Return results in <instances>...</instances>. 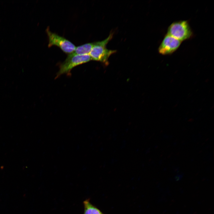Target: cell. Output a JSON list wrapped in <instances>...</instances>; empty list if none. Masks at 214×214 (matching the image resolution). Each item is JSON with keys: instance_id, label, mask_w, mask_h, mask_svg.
<instances>
[{"instance_id": "cell-4", "label": "cell", "mask_w": 214, "mask_h": 214, "mask_svg": "<svg viewBox=\"0 0 214 214\" xmlns=\"http://www.w3.org/2000/svg\"><path fill=\"white\" fill-rule=\"evenodd\" d=\"M91 60V59L89 54L67 56L64 62L60 65L56 78L63 74L69 73L74 67Z\"/></svg>"}, {"instance_id": "cell-1", "label": "cell", "mask_w": 214, "mask_h": 214, "mask_svg": "<svg viewBox=\"0 0 214 214\" xmlns=\"http://www.w3.org/2000/svg\"><path fill=\"white\" fill-rule=\"evenodd\" d=\"M113 36V34L111 33L104 40L94 42L89 54L91 60L105 63L107 62L111 55L116 52V50L108 49L106 47Z\"/></svg>"}, {"instance_id": "cell-5", "label": "cell", "mask_w": 214, "mask_h": 214, "mask_svg": "<svg viewBox=\"0 0 214 214\" xmlns=\"http://www.w3.org/2000/svg\"><path fill=\"white\" fill-rule=\"evenodd\" d=\"M181 43V41L166 34L159 47L158 52L162 55L171 54L178 48Z\"/></svg>"}, {"instance_id": "cell-2", "label": "cell", "mask_w": 214, "mask_h": 214, "mask_svg": "<svg viewBox=\"0 0 214 214\" xmlns=\"http://www.w3.org/2000/svg\"><path fill=\"white\" fill-rule=\"evenodd\" d=\"M167 34L182 41L193 36V32L188 21L182 20L171 23L168 28Z\"/></svg>"}, {"instance_id": "cell-7", "label": "cell", "mask_w": 214, "mask_h": 214, "mask_svg": "<svg viewBox=\"0 0 214 214\" xmlns=\"http://www.w3.org/2000/svg\"><path fill=\"white\" fill-rule=\"evenodd\" d=\"M83 204L84 207V214H103L90 202L89 199L84 200Z\"/></svg>"}, {"instance_id": "cell-3", "label": "cell", "mask_w": 214, "mask_h": 214, "mask_svg": "<svg viewBox=\"0 0 214 214\" xmlns=\"http://www.w3.org/2000/svg\"><path fill=\"white\" fill-rule=\"evenodd\" d=\"M48 39V47L56 46L64 53L68 54L73 52L76 47L71 42L64 37L51 32L48 27L46 30Z\"/></svg>"}, {"instance_id": "cell-6", "label": "cell", "mask_w": 214, "mask_h": 214, "mask_svg": "<svg viewBox=\"0 0 214 214\" xmlns=\"http://www.w3.org/2000/svg\"><path fill=\"white\" fill-rule=\"evenodd\" d=\"M94 44V42L88 43L76 47L74 51L68 56L89 54Z\"/></svg>"}]
</instances>
